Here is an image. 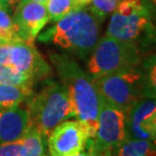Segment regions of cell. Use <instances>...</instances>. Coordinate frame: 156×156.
Segmentation results:
<instances>
[{
	"label": "cell",
	"instance_id": "1",
	"mask_svg": "<svg viewBox=\"0 0 156 156\" xmlns=\"http://www.w3.org/2000/svg\"><path fill=\"white\" fill-rule=\"evenodd\" d=\"M49 58L61 80V84L68 91L74 117L84 125L89 139L94 138L98 129L102 100L93 78L83 71L71 56L51 52Z\"/></svg>",
	"mask_w": 156,
	"mask_h": 156
},
{
	"label": "cell",
	"instance_id": "2",
	"mask_svg": "<svg viewBox=\"0 0 156 156\" xmlns=\"http://www.w3.org/2000/svg\"><path fill=\"white\" fill-rule=\"evenodd\" d=\"M99 19L90 10L82 7L56 21L55 25L41 38L85 58L92 54L99 41Z\"/></svg>",
	"mask_w": 156,
	"mask_h": 156
},
{
	"label": "cell",
	"instance_id": "3",
	"mask_svg": "<svg viewBox=\"0 0 156 156\" xmlns=\"http://www.w3.org/2000/svg\"><path fill=\"white\" fill-rule=\"evenodd\" d=\"M26 103L29 128L44 139L62 122L74 117V110L67 89L61 83L49 81L38 93H32Z\"/></svg>",
	"mask_w": 156,
	"mask_h": 156
},
{
	"label": "cell",
	"instance_id": "4",
	"mask_svg": "<svg viewBox=\"0 0 156 156\" xmlns=\"http://www.w3.org/2000/svg\"><path fill=\"white\" fill-rule=\"evenodd\" d=\"M102 102L127 115L143 99V77L138 67L93 79Z\"/></svg>",
	"mask_w": 156,
	"mask_h": 156
},
{
	"label": "cell",
	"instance_id": "5",
	"mask_svg": "<svg viewBox=\"0 0 156 156\" xmlns=\"http://www.w3.org/2000/svg\"><path fill=\"white\" fill-rule=\"evenodd\" d=\"M139 62V51L134 41H120L106 34L96 44L87 68L94 79L137 68Z\"/></svg>",
	"mask_w": 156,
	"mask_h": 156
},
{
	"label": "cell",
	"instance_id": "6",
	"mask_svg": "<svg viewBox=\"0 0 156 156\" xmlns=\"http://www.w3.org/2000/svg\"><path fill=\"white\" fill-rule=\"evenodd\" d=\"M94 138L88 139L86 148L94 156H116L118 148L127 139L125 113L102 102Z\"/></svg>",
	"mask_w": 156,
	"mask_h": 156
},
{
	"label": "cell",
	"instance_id": "7",
	"mask_svg": "<svg viewBox=\"0 0 156 156\" xmlns=\"http://www.w3.org/2000/svg\"><path fill=\"white\" fill-rule=\"evenodd\" d=\"M88 139L81 122L66 120L49 133L46 142L51 156H72L85 150Z\"/></svg>",
	"mask_w": 156,
	"mask_h": 156
},
{
	"label": "cell",
	"instance_id": "8",
	"mask_svg": "<svg viewBox=\"0 0 156 156\" xmlns=\"http://www.w3.org/2000/svg\"><path fill=\"white\" fill-rule=\"evenodd\" d=\"M156 99L143 98L126 115L127 139L147 140L156 144Z\"/></svg>",
	"mask_w": 156,
	"mask_h": 156
},
{
	"label": "cell",
	"instance_id": "9",
	"mask_svg": "<svg viewBox=\"0 0 156 156\" xmlns=\"http://www.w3.org/2000/svg\"><path fill=\"white\" fill-rule=\"evenodd\" d=\"M9 65L27 75L34 83L38 80L48 79L51 75V66L45 62L32 42H13Z\"/></svg>",
	"mask_w": 156,
	"mask_h": 156
},
{
	"label": "cell",
	"instance_id": "10",
	"mask_svg": "<svg viewBox=\"0 0 156 156\" xmlns=\"http://www.w3.org/2000/svg\"><path fill=\"white\" fill-rule=\"evenodd\" d=\"M13 21L21 41L32 42L49 21L45 4L39 2L19 3L15 8Z\"/></svg>",
	"mask_w": 156,
	"mask_h": 156
},
{
	"label": "cell",
	"instance_id": "11",
	"mask_svg": "<svg viewBox=\"0 0 156 156\" xmlns=\"http://www.w3.org/2000/svg\"><path fill=\"white\" fill-rule=\"evenodd\" d=\"M149 24V12L133 15H121L114 12L109 22L107 35L124 41H134Z\"/></svg>",
	"mask_w": 156,
	"mask_h": 156
},
{
	"label": "cell",
	"instance_id": "12",
	"mask_svg": "<svg viewBox=\"0 0 156 156\" xmlns=\"http://www.w3.org/2000/svg\"><path fill=\"white\" fill-rule=\"evenodd\" d=\"M29 128L26 108L19 106L0 110V143L20 140Z\"/></svg>",
	"mask_w": 156,
	"mask_h": 156
},
{
	"label": "cell",
	"instance_id": "13",
	"mask_svg": "<svg viewBox=\"0 0 156 156\" xmlns=\"http://www.w3.org/2000/svg\"><path fill=\"white\" fill-rule=\"evenodd\" d=\"M34 93L32 86L0 84V110L10 109L24 103Z\"/></svg>",
	"mask_w": 156,
	"mask_h": 156
},
{
	"label": "cell",
	"instance_id": "14",
	"mask_svg": "<svg viewBox=\"0 0 156 156\" xmlns=\"http://www.w3.org/2000/svg\"><path fill=\"white\" fill-rule=\"evenodd\" d=\"M116 156H156V144L147 140L126 139Z\"/></svg>",
	"mask_w": 156,
	"mask_h": 156
},
{
	"label": "cell",
	"instance_id": "15",
	"mask_svg": "<svg viewBox=\"0 0 156 156\" xmlns=\"http://www.w3.org/2000/svg\"><path fill=\"white\" fill-rule=\"evenodd\" d=\"M44 141L41 133L28 128L22 138L19 156H42L44 154Z\"/></svg>",
	"mask_w": 156,
	"mask_h": 156
},
{
	"label": "cell",
	"instance_id": "16",
	"mask_svg": "<svg viewBox=\"0 0 156 156\" xmlns=\"http://www.w3.org/2000/svg\"><path fill=\"white\" fill-rule=\"evenodd\" d=\"M49 20L56 22L64 18L69 13L82 7L77 0H48L45 3Z\"/></svg>",
	"mask_w": 156,
	"mask_h": 156
},
{
	"label": "cell",
	"instance_id": "17",
	"mask_svg": "<svg viewBox=\"0 0 156 156\" xmlns=\"http://www.w3.org/2000/svg\"><path fill=\"white\" fill-rule=\"evenodd\" d=\"M143 98L156 99V55L145 59L142 65Z\"/></svg>",
	"mask_w": 156,
	"mask_h": 156
},
{
	"label": "cell",
	"instance_id": "18",
	"mask_svg": "<svg viewBox=\"0 0 156 156\" xmlns=\"http://www.w3.org/2000/svg\"><path fill=\"white\" fill-rule=\"evenodd\" d=\"M0 84L12 86H32L34 82L24 73L11 65H0Z\"/></svg>",
	"mask_w": 156,
	"mask_h": 156
},
{
	"label": "cell",
	"instance_id": "19",
	"mask_svg": "<svg viewBox=\"0 0 156 156\" xmlns=\"http://www.w3.org/2000/svg\"><path fill=\"white\" fill-rule=\"evenodd\" d=\"M16 41H21V39L18 36L13 18L5 9L0 7V42L13 44Z\"/></svg>",
	"mask_w": 156,
	"mask_h": 156
},
{
	"label": "cell",
	"instance_id": "20",
	"mask_svg": "<svg viewBox=\"0 0 156 156\" xmlns=\"http://www.w3.org/2000/svg\"><path fill=\"white\" fill-rule=\"evenodd\" d=\"M90 3H91L90 11L99 20H103L109 14L116 11L119 0H91Z\"/></svg>",
	"mask_w": 156,
	"mask_h": 156
},
{
	"label": "cell",
	"instance_id": "21",
	"mask_svg": "<svg viewBox=\"0 0 156 156\" xmlns=\"http://www.w3.org/2000/svg\"><path fill=\"white\" fill-rule=\"evenodd\" d=\"M116 12L121 15H133L138 13H147L148 10L141 0H121L118 3Z\"/></svg>",
	"mask_w": 156,
	"mask_h": 156
},
{
	"label": "cell",
	"instance_id": "22",
	"mask_svg": "<svg viewBox=\"0 0 156 156\" xmlns=\"http://www.w3.org/2000/svg\"><path fill=\"white\" fill-rule=\"evenodd\" d=\"M22 139L13 142L0 143V156H19Z\"/></svg>",
	"mask_w": 156,
	"mask_h": 156
},
{
	"label": "cell",
	"instance_id": "23",
	"mask_svg": "<svg viewBox=\"0 0 156 156\" xmlns=\"http://www.w3.org/2000/svg\"><path fill=\"white\" fill-rule=\"evenodd\" d=\"M11 44L7 42H0V65H9Z\"/></svg>",
	"mask_w": 156,
	"mask_h": 156
},
{
	"label": "cell",
	"instance_id": "24",
	"mask_svg": "<svg viewBox=\"0 0 156 156\" xmlns=\"http://www.w3.org/2000/svg\"><path fill=\"white\" fill-rule=\"evenodd\" d=\"M21 0H0V7L5 9L6 11L13 10L15 8V6L17 7V5L20 3Z\"/></svg>",
	"mask_w": 156,
	"mask_h": 156
},
{
	"label": "cell",
	"instance_id": "25",
	"mask_svg": "<svg viewBox=\"0 0 156 156\" xmlns=\"http://www.w3.org/2000/svg\"><path fill=\"white\" fill-rule=\"evenodd\" d=\"M46 1L48 0H21L20 1V3L21 2H39V3H46Z\"/></svg>",
	"mask_w": 156,
	"mask_h": 156
},
{
	"label": "cell",
	"instance_id": "26",
	"mask_svg": "<svg viewBox=\"0 0 156 156\" xmlns=\"http://www.w3.org/2000/svg\"><path fill=\"white\" fill-rule=\"evenodd\" d=\"M72 156H94V155H92L91 153H89V152L82 151V152H80V153H78V154H75V155H72Z\"/></svg>",
	"mask_w": 156,
	"mask_h": 156
},
{
	"label": "cell",
	"instance_id": "27",
	"mask_svg": "<svg viewBox=\"0 0 156 156\" xmlns=\"http://www.w3.org/2000/svg\"><path fill=\"white\" fill-rule=\"evenodd\" d=\"M77 1H78L81 5L85 6V5H87V4H90V2H91V0H77Z\"/></svg>",
	"mask_w": 156,
	"mask_h": 156
},
{
	"label": "cell",
	"instance_id": "28",
	"mask_svg": "<svg viewBox=\"0 0 156 156\" xmlns=\"http://www.w3.org/2000/svg\"><path fill=\"white\" fill-rule=\"evenodd\" d=\"M148 1H150V2H153V3H156V0H148Z\"/></svg>",
	"mask_w": 156,
	"mask_h": 156
},
{
	"label": "cell",
	"instance_id": "29",
	"mask_svg": "<svg viewBox=\"0 0 156 156\" xmlns=\"http://www.w3.org/2000/svg\"><path fill=\"white\" fill-rule=\"evenodd\" d=\"M42 156H48V155H44H44H42Z\"/></svg>",
	"mask_w": 156,
	"mask_h": 156
}]
</instances>
